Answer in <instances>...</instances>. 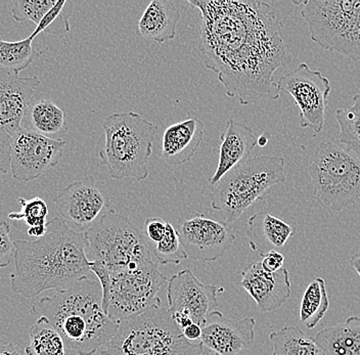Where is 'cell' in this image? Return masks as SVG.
I'll return each instance as SVG.
<instances>
[{
	"instance_id": "8fae6325",
	"label": "cell",
	"mask_w": 360,
	"mask_h": 355,
	"mask_svg": "<svg viewBox=\"0 0 360 355\" xmlns=\"http://www.w3.org/2000/svg\"><path fill=\"white\" fill-rule=\"evenodd\" d=\"M278 92L290 94L300 110V127L319 134L325 125L326 109L330 93L328 78L301 63L276 82Z\"/></svg>"
},
{
	"instance_id": "f546056e",
	"label": "cell",
	"mask_w": 360,
	"mask_h": 355,
	"mask_svg": "<svg viewBox=\"0 0 360 355\" xmlns=\"http://www.w3.org/2000/svg\"><path fill=\"white\" fill-rule=\"evenodd\" d=\"M148 249L160 264H180L188 259L180 242L179 231L168 221L163 239Z\"/></svg>"
},
{
	"instance_id": "b9f144b4",
	"label": "cell",
	"mask_w": 360,
	"mask_h": 355,
	"mask_svg": "<svg viewBox=\"0 0 360 355\" xmlns=\"http://www.w3.org/2000/svg\"><path fill=\"white\" fill-rule=\"evenodd\" d=\"M27 355H28V354H27ZM30 355H32V354H30Z\"/></svg>"
},
{
	"instance_id": "1f68e13d",
	"label": "cell",
	"mask_w": 360,
	"mask_h": 355,
	"mask_svg": "<svg viewBox=\"0 0 360 355\" xmlns=\"http://www.w3.org/2000/svg\"><path fill=\"white\" fill-rule=\"evenodd\" d=\"M56 4V0H18L13 4L11 15L19 23L33 22L38 26Z\"/></svg>"
},
{
	"instance_id": "4fadbf2b",
	"label": "cell",
	"mask_w": 360,
	"mask_h": 355,
	"mask_svg": "<svg viewBox=\"0 0 360 355\" xmlns=\"http://www.w3.org/2000/svg\"><path fill=\"white\" fill-rule=\"evenodd\" d=\"M58 217L79 233H85L109 210V198L96 186L92 175L73 181L53 200Z\"/></svg>"
},
{
	"instance_id": "7c38bea8",
	"label": "cell",
	"mask_w": 360,
	"mask_h": 355,
	"mask_svg": "<svg viewBox=\"0 0 360 355\" xmlns=\"http://www.w3.org/2000/svg\"><path fill=\"white\" fill-rule=\"evenodd\" d=\"M11 172L22 183L36 181L56 167L63 158L66 141L45 138L30 128L21 127L11 136Z\"/></svg>"
},
{
	"instance_id": "8992f818",
	"label": "cell",
	"mask_w": 360,
	"mask_h": 355,
	"mask_svg": "<svg viewBox=\"0 0 360 355\" xmlns=\"http://www.w3.org/2000/svg\"><path fill=\"white\" fill-rule=\"evenodd\" d=\"M285 162L283 157H252L236 166L216 184L211 198L213 210L226 226L235 224L272 186L285 183Z\"/></svg>"
},
{
	"instance_id": "9c48e42d",
	"label": "cell",
	"mask_w": 360,
	"mask_h": 355,
	"mask_svg": "<svg viewBox=\"0 0 360 355\" xmlns=\"http://www.w3.org/2000/svg\"><path fill=\"white\" fill-rule=\"evenodd\" d=\"M315 200L340 212L360 199V158L332 141L319 143L308 167Z\"/></svg>"
},
{
	"instance_id": "44dd1931",
	"label": "cell",
	"mask_w": 360,
	"mask_h": 355,
	"mask_svg": "<svg viewBox=\"0 0 360 355\" xmlns=\"http://www.w3.org/2000/svg\"><path fill=\"white\" fill-rule=\"evenodd\" d=\"M294 233L295 228L269 212L255 213L248 221L250 248L262 257L285 246Z\"/></svg>"
},
{
	"instance_id": "30bf717a",
	"label": "cell",
	"mask_w": 360,
	"mask_h": 355,
	"mask_svg": "<svg viewBox=\"0 0 360 355\" xmlns=\"http://www.w3.org/2000/svg\"><path fill=\"white\" fill-rule=\"evenodd\" d=\"M167 278L156 260L111 273V287L103 311L115 323L143 314L161 303L158 293Z\"/></svg>"
},
{
	"instance_id": "e575fe53",
	"label": "cell",
	"mask_w": 360,
	"mask_h": 355,
	"mask_svg": "<svg viewBox=\"0 0 360 355\" xmlns=\"http://www.w3.org/2000/svg\"><path fill=\"white\" fill-rule=\"evenodd\" d=\"M11 134L0 131V176L11 170Z\"/></svg>"
},
{
	"instance_id": "d4e9b609",
	"label": "cell",
	"mask_w": 360,
	"mask_h": 355,
	"mask_svg": "<svg viewBox=\"0 0 360 355\" xmlns=\"http://www.w3.org/2000/svg\"><path fill=\"white\" fill-rule=\"evenodd\" d=\"M272 343V355H321V350L315 343L298 327L290 325L269 336Z\"/></svg>"
},
{
	"instance_id": "3957f363",
	"label": "cell",
	"mask_w": 360,
	"mask_h": 355,
	"mask_svg": "<svg viewBox=\"0 0 360 355\" xmlns=\"http://www.w3.org/2000/svg\"><path fill=\"white\" fill-rule=\"evenodd\" d=\"M58 330L66 347L78 355H94L114 336L118 323L103 309V291L96 278H83L63 292L38 300L33 309Z\"/></svg>"
},
{
	"instance_id": "83f0119b",
	"label": "cell",
	"mask_w": 360,
	"mask_h": 355,
	"mask_svg": "<svg viewBox=\"0 0 360 355\" xmlns=\"http://www.w3.org/2000/svg\"><path fill=\"white\" fill-rule=\"evenodd\" d=\"M336 119L340 127L339 141L346 150L360 158V94L353 96L350 107L337 110Z\"/></svg>"
},
{
	"instance_id": "e0dca14e",
	"label": "cell",
	"mask_w": 360,
	"mask_h": 355,
	"mask_svg": "<svg viewBox=\"0 0 360 355\" xmlns=\"http://www.w3.org/2000/svg\"><path fill=\"white\" fill-rule=\"evenodd\" d=\"M40 84L37 76L22 77L13 70L0 68V131L13 136L22 127Z\"/></svg>"
},
{
	"instance_id": "ffe728a7",
	"label": "cell",
	"mask_w": 360,
	"mask_h": 355,
	"mask_svg": "<svg viewBox=\"0 0 360 355\" xmlns=\"http://www.w3.org/2000/svg\"><path fill=\"white\" fill-rule=\"evenodd\" d=\"M204 128V123L198 117H190L169 127L162 138L163 160L175 166L190 162L201 146Z\"/></svg>"
},
{
	"instance_id": "ac0fdd59",
	"label": "cell",
	"mask_w": 360,
	"mask_h": 355,
	"mask_svg": "<svg viewBox=\"0 0 360 355\" xmlns=\"http://www.w3.org/2000/svg\"><path fill=\"white\" fill-rule=\"evenodd\" d=\"M240 285L261 312L280 309L291 296V280L285 267L276 273H267L263 271L260 262H252L243 269Z\"/></svg>"
},
{
	"instance_id": "8d00e7d4",
	"label": "cell",
	"mask_w": 360,
	"mask_h": 355,
	"mask_svg": "<svg viewBox=\"0 0 360 355\" xmlns=\"http://www.w3.org/2000/svg\"><path fill=\"white\" fill-rule=\"evenodd\" d=\"M182 335L184 338L188 339L191 342H198L201 339L202 336V327L201 325H197V323H193L188 327L184 328L181 330Z\"/></svg>"
},
{
	"instance_id": "5bb4252c",
	"label": "cell",
	"mask_w": 360,
	"mask_h": 355,
	"mask_svg": "<svg viewBox=\"0 0 360 355\" xmlns=\"http://www.w3.org/2000/svg\"><path fill=\"white\" fill-rule=\"evenodd\" d=\"M224 292V287L202 284L191 269H184L168 280L169 312L188 314L193 323L202 327L218 306V295Z\"/></svg>"
},
{
	"instance_id": "7402d4cb",
	"label": "cell",
	"mask_w": 360,
	"mask_h": 355,
	"mask_svg": "<svg viewBox=\"0 0 360 355\" xmlns=\"http://www.w3.org/2000/svg\"><path fill=\"white\" fill-rule=\"evenodd\" d=\"M180 15L171 0H153L139 22V32L143 37L165 44L175 38Z\"/></svg>"
},
{
	"instance_id": "9a60e30c",
	"label": "cell",
	"mask_w": 360,
	"mask_h": 355,
	"mask_svg": "<svg viewBox=\"0 0 360 355\" xmlns=\"http://www.w3.org/2000/svg\"><path fill=\"white\" fill-rule=\"evenodd\" d=\"M177 231L188 258L198 262H216L236 240L229 226L202 214L184 220Z\"/></svg>"
},
{
	"instance_id": "484cf974",
	"label": "cell",
	"mask_w": 360,
	"mask_h": 355,
	"mask_svg": "<svg viewBox=\"0 0 360 355\" xmlns=\"http://www.w3.org/2000/svg\"><path fill=\"white\" fill-rule=\"evenodd\" d=\"M25 352L28 355H66V344L51 321L40 316L31 325L30 345Z\"/></svg>"
},
{
	"instance_id": "f1b7e54d",
	"label": "cell",
	"mask_w": 360,
	"mask_h": 355,
	"mask_svg": "<svg viewBox=\"0 0 360 355\" xmlns=\"http://www.w3.org/2000/svg\"><path fill=\"white\" fill-rule=\"evenodd\" d=\"M32 35L20 41H6L0 39V68L24 71L30 67L38 53L33 49Z\"/></svg>"
},
{
	"instance_id": "4dcf8cb0",
	"label": "cell",
	"mask_w": 360,
	"mask_h": 355,
	"mask_svg": "<svg viewBox=\"0 0 360 355\" xmlns=\"http://www.w3.org/2000/svg\"><path fill=\"white\" fill-rule=\"evenodd\" d=\"M18 201L21 206V210L10 213L8 219L13 221H24L29 228L46 226L49 210L44 199L40 197H34L31 199L19 198Z\"/></svg>"
},
{
	"instance_id": "603a6c76",
	"label": "cell",
	"mask_w": 360,
	"mask_h": 355,
	"mask_svg": "<svg viewBox=\"0 0 360 355\" xmlns=\"http://www.w3.org/2000/svg\"><path fill=\"white\" fill-rule=\"evenodd\" d=\"M314 341L323 355H360L359 316L325 328L317 333Z\"/></svg>"
},
{
	"instance_id": "5b68a950",
	"label": "cell",
	"mask_w": 360,
	"mask_h": 355,
	"mask_svg": "<svg viewBox=\"0 0 360 355\" xmlns=\"http://www.w3.org/2000/svg\"><path fill=\"white\" fill-rule=\"evenodd\" d=\"M103 128L105 141L100 158L110 176L117 181L148 179L146 162L152 156L158 125L143 115L124 112L107 117Z\"/></svg>"
},
{
	"instance_id": "6da1fadb",
	"label": "cell",
	"mask_w": 360,
	"mask_h": 355,
	"mask_svg": "<svg viewBox=\"0 0 360 355\" xmlns=\"http://www.w3.org/2000/svg\"><path fill=\"white\" fill-rule=\"evenodd\" d=\"M201 15L200 49L207 69L217 74L229 98L247 105L276 101L274 73L289 60L283 24L263 1L190 0Z\"/></svg>"
},
{
	"instance_id": "7a4b0ae2",
	"label": "cell",
	"mask_w": 360,
	"mask_h": 355,
	"mask_svg": "<svg viewBox=\"0 0 360 355\" xmlns=\"http://www.w3.org/2000/svg\"><path fill=\"white\" fill-rule=\"evenodd\" d=\"M40 239L15 240V266L10 278L11 290L32 299L44 292L66 291L83 278H90L84 233L70 228L58 217L46 224Z\"/></svg>"
},
{
	"instance_id": "ba28073f",
	"label": "cell",
	"mask_w": 360,
	"mask_h": 355,
	"mask_svg": "<svg viewBox=\"0 0 360 355\" xmlns=\"http://www.w3.org/2000/svg\"><path fill=\"white\" fill-rule=\"evenodd\" d=\"M309 28L310 38L326 51L360 60V0L292 1Z\"/></svg>"
},
{
	"instance_id": "74e56055",
	"label": "cell",
	"mask_w": 360,
	"mask_h": 355,
	"mask_svg": "<svg viewBox=\"0 0 360 355\" xmlns=\"http://www.w3.org/2000/svg\"><path fill=\"white\" fill-rule=\"evenodd\" d=\"M0 355H27V354L20 346L8 343L0 345Z\"/></svg>"
},
{
	"instance_id": "2e32d148",
	"label": "cell",
	"mask_w": 360,
	"mask_h": 355,
	"mask_svg": "<svg viewBox=\"0 0 360 355\" xmlns=\"http://www.w3.org/2000/svg\"><path fill=\"white\" fill-rule=\"evenodd\" d=\"M255 327L254 318L235 320L214 310L202 325L200 342L215 355H240L253 345Z\"/></svg>"
},
{
	"instance_id": "f35d334b",
	"label": "cell",
	"mask_w": 360,
	"mask_h": 355,
	"mask_svg": "<svg viewBox=\"0 0 360 355\" xmlns=\"http://www.w3.org/2000/svg\"><path fill=\"white\" fill-rule=\"evenodd\" d=\"M46 231V226H33V228H29L27 233H28L29 237L35 238L36 240L44 237Z\"/></svg>"
},
{
	"instance_id": "d6986e66",
	"label": "cell",
	"mask_w": 360,
	"mask_h": 355,
	"mask_svg": "<svg viewBox=\"0 0 360 355\" xmlns=\"http://www.w3.org/2000/svg\"><path fill=\"white\" fill-rule=\"evenodd\" d=\"M220 141L219 160L217 169L209 181L211 186H216L225 174L249 160L257 146V138L254 136L252 128L236 122L233 118L227 120Z\"/></svg>"
},
{
	"instance_id": "d590c367",
	"label": "cell",
	"mask_w": 360,
	"mask_h": 355,
	"mask_svg": "<svg viewBox=\"0 0 360 355\" xmlns=\"http://www.w3.org/2000/svg\"><path fill=\"white\" fill-rule=\"evenodd\" d=\"M283 262H285V257L280 252L271 251L263 257L260 264L263 271H267V273H276L283 269Z\"/></svg>"
},
{
	"instance_id": "52a82bcc",
	"label": "cell",
	"mask_w": 360,
	"mask_h": 355,
	"mask_svg": "<svg viewBox=\"0 0 360 355\" xmlns=\"http://www.w3.org/2000/svg\"><path fill=\"white\" fill-rule=\"evenodd\" d=\"M89 262H98L110 273L154 262L143 233L125 215L109 209L84 233Z\"/></svg>"
},
{
	"instance_id": "4316f807",
	"label": "cell",
	"mask_w": 360,
	"mask_h": 355,
	"mask_svg": "<svg viewBox=\"0 0 360 355\" xmlns=\"http://www.w3.org/2000/svg\"><path fill=\"white\" fill-rule=\"evenodd\" d=\"M328 307L330 301L325 280L314 278L304 292L300 305V321L308 329H314L325 318Z\"/></svg>"
},
{
	"instance_id": "60d3db41",
	"label": "cell",
	"mask_w": 360,
	"mask_h": 355,
	"mask_svg": "<svg viewBox=\"0 0 360 355\" xmlns=\"http://www.w3.org/2000/svg\"><path fill=\"white\" fill-rule=\"evenodd\" d=\"M270 138H271V134H270L269 131L263 132V134L257 138V146L260 148L266 147Z\"/></svg>"
},
{
	"instance_id": "d6a6232c",
	"label": "cell",
	"mask_w": 360,
	"mask_h": 355,
	"mask_svg": "<svg viewBox=\"0 0 360 355\" xmlns=\"http://www.w3.org/2000/svg\"><path fill=\"white\" fill-rule=\"evenodd\" d=\"M15 243L11 237L8 222H0V269H6L15 259Z\"/></svg>"
},
{
	"instance_id": "ab89813d",
	"label": "cell",
	"mask_w": 360,
	"mask_h": 355,
	"mask_svg": "<svg viewBox=\"0 0 360 355\" xmlns=\"http://www.w3.org/2000/svg\"><path fill=\"white\" fill-rule=\"evenodd\" d=\"M349 264L360 276V252L351 256L350 259H349Z\"/></svg>"
},
{
	"instance_id": "836d02e7",
	"label": "cell",
	"mask_w": 360,
	"mask_h": 355,
	"mask_svg": "<svg viewBox=\"0 0 360 355\" xmlns=\"http://www.w3.org/2000/svg\"><path fill=\"white\" fill-rule=\"evenodd\" d=\"M166 224H167V221L160 217L146 218L141 233H143L148 247L153 246L163 239L166 233Z\"/></svg>"
},
{
	"instance_id": "277c9868",
	"label": "cell",
	"mask_w": 360,
	"mask_h": 355,
	"mask_svg": "<svg viewBox=\"0 0 360 355\" xmlns=\"http://www.w3.org/2000/svg\"><path fill=\"white\" fill-rule=\"evenodd\" d=\"M101 355H204V346L184 338L161 303L118 323Z\"/></svg>"
},
{
	"instance_id": "cb8c5ba5",
	"label": "cell",
	"mask_w": 360,
	"mask_h": 355,
	"mask_svg": "<svg viewBox=\"0 0 360 355\" xmlns=\"http://www.w3.org/2000/svg\"><path fill=\"white\" fill-rule=\"evenodd\" d=\"M28 114L32 127L30 129L45 138L65 141L68 134L66 114L53 101L47 98L36 101Z\"/></svg>"
}]
</instances>
